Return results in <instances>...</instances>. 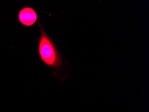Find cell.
<instances>
[{"label": "cell", "mask_w": 149, "mask_h": 112, "mask_svg": "<svg viewBox=\"0 0 149 112\" xmlns=\"http://www.w3.org/2000/svg\"><path fill=\"white\" fill-rule=\"evenodd\" d=\"M41 37L39 39L38 52L42 61L48 67L59 68L62 66V57L53 41L41 28Z\"/></svg>", "instance_id": "cell-1"}, {"label": "cell", "mask_w": 149, "mask_h": 112, "mask_svg": "<svg viewBox=\"0 0 149 112\" xmlns=\"http://www.w3.org/2000/svg\"><path fill=\"white\" fill-rule=\"evenodd\" d=\"M18 19L22 24L26 26H31L37 21L38 14L33 8L26 7L19 11Z\"/></svg>", "instance_id": "cell-2"}]
</instances>
